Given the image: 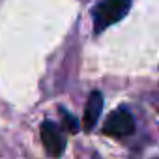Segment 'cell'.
<instances>
[{"label":"cell","mask_w":159,"mask_h":159,"mask_svg":"<svg viewBox=\"0 0 159 159\" xmlns=\"http://www.w3.org/2000/svg\"><path fill=\"white\" fill-rule=\"evenodd\" d=\"M41 142L51 157H60L66 148V139L62 137V133L51 120L43 122L41 125Z\"/></svg>","instance_id":"3957f363"},{"label":"cell","mask_w":159,"mask_h":159,"mask_svg":"<svg viewBox=\"0 0 159 159\" xmlns=\"http://www.w3.org/2000/svg\"><path fill=\"white\" fill-rule=\"evenodd\" d=\"M101 109H103V96H101V92L94 90L86 101V107H84V120H83L84 131H92L96 127L99 114H101Z\"/></svg>","instance_id":"277c9868"},{"label":"cell","mask_w":159,"mask_h":159,"mask_svg":"<svg viewBox=\"0 0 159 159\" xmlns=\"http://www.w3.org/2000/svg\"><path fill=\"white\" fill-rule=\"evenodd\" d=\"M133 131H135V120H133L131 112L125 109L114 111L103 125V133L111 135V137H127Z\"/></svg>","instance_id":"7a4b0ae2"},{"label":"cell","mask_w":159,"mask_h":159,"mask_svg":"<svg viewBox=\"0 0 159 159\" xmlns=\"http://www.w3.org/2000/svg\"><path fill=\"white\" fill-rule=\"evenodd\" d=\"M62 120H64V127H66L69 133H77V131H79V122L75 120L73 114L66 112L64 109H62Z\"/></svg>","instance_id":"5b68a950"},{"label":"cell","mask_w":159,"mask_h":159,"mask_svg":"<svg viewBox=\"0 0 159 159\" xmlns=\"http://www.w3.org/2000/svg\"><path fill=\"white\" fill-rule=\"evenodd\" d=\"M131 8V0H101L94 6V34H101L111 25L122 21Z\"/></svg>","instance_id":"6da1fadb"}]
</instances>
